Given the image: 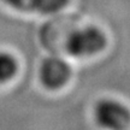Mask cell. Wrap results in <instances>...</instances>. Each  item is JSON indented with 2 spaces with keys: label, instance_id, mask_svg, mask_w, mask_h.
<instances>
[{
  "label": "cell",
  "instance_id": "6da1fadb",
  "mask_svg": "<svg viewBox=\"0 0 130 130\" xmlns=\"http://www.w3.org/2000/svg\"><path fill=\"white\" fill-rule=\"evenodd\" d=\"M106 35L96 27H84L70 34L66 41V50L77 58L94 56L106 46Z\"/></svg>",
  "mask_w": 130,
  "mask_h": 130
},
{
  "label": "cell",
  "instance_id": "277c9868",
  "mask_svg": "<svg viewBox=\"0 0 130 130\" xmlns=\"http://www.w3.org/2000/svg\"><path fill=\"white\" fill-rule=\"evenodd\" d=\"M18 70V63L12 54L0 52V83H6L13 78Z\"/></svg>",
  "mask_w": 130,
  "mask_h": 130
},
{
  "label": "cell",
  "instance_id": "7a4b0ae2",
  "mask_svg": "<svg viewBox=\"0 0 130 130\" xmlns=\"http://www.w3.org/2000/svg\"><path fill=\"white\" fill-rule=\"evenodd\" d=\"M94 119L104 130H125L130 125V110L115 99H101L94 107Z\"/></svg>",
  "mask_w": 130,
  "mask_h": 130
},
{
  "label": "cell",
  "instance_id": "5b68a950",
  "mask_svg": "<svg viewBox=\"0 0 130 130\" xmlns=\"http://www.w3.org/2000/svg\"><path fill=\"white\" fill-rule=\"evenodd\" d=\"M69 0H29V10L42 14L56 13L64 9Z\"/></svg>",
  "mask_w": 130,
  "mask_h": 130
},
{
  "label": "cell",
  "instance_id": "3957f363",
  "mask_svg": "<svg viewBox=\"0 0 130 130\" xmlns=\"http://www.w3.org/2000/svg\"><path fill=\"white\" fill-rule=\"evenodd\" d=\"M70 76L71 69L69 64L57 57L45 59L39 70V77L41 83L45 88L52 90L64 87L70 79Z\"/></svg>",
  "mask_w": 130,
  "mask_h": 130
},
{
  "label": "cell",
  "instance_id": "8992f818",
  "mask_svg": "<svg viewBox=\"0 0 130 130\" xmlns=\"http://www.w3.org/2000/svg\"><path fill=\"white\" fill-rule=\"evenodd\" d=\"M10 7L17 10H29V0H3Z\"/></svg>",
  "mask_w": 130,
  "mask_h": 130
}]
</instances>
